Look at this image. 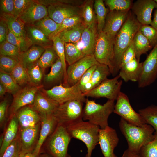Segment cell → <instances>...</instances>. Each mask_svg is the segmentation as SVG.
<instances>
[{"label": "cell", "mask_w": 157, "mask_h": 157, "mask_svg": "<svg viewBox=\"0 0 157 157\" xmlns=\"http://www.w3.org/2000/svg\"><path fill=\"white\" fill-rule=\"evenodd\" d=\"M47 8L48 16L59 24L67 18L80 15L78 8L70 4H56L49 6Z\"/></svg>", "instance_id": "cell-19"}, {"label": "cell", "mask_w": 157, "mask_h": 157, "mask_svg": "<svg viewBox=\"0 0 157 157\" xmlns=\"http://www.w3.org/2000/svg\"><path fill=\"white\" fill-rule=\"evenodd\" d=\"M157 3L154 0H138L133 4L131 9L138 21L142 25L150 24L151 15Z\"/></svg>", "instance_id": "cell-17"}, {"label": "cell", "mask_w": 157, "mask_h": 157, "mask_svg": "<svg viewBox=\"0 0 157 157\" xmlns=\"http://www.w3.org/2000/svg\"><path fill=\"white\" fill-rule=\"evenodd\" d=\"M0 80L6 88L7 92L13 95L21 88L10 74L0 71Z\"/></svg>", "instance_id": "cell-43"}, {"label": "cell", "mask_w": 157, "mask_h": 157, "mask_svg": "<svg viewBox=\"0 0 157 157\" xmlns=\"http://www.w3.org/2000/svg\"><path fill=\"white\" fill-rule=\"evenodd\" d=\"M17 83L20 86L30 84L27 69L19 62L10 74Z\"/></svg>", "instance_id": "cell-40"}, {"label": "cell", "mask_w": 157, "mask_h": 157, "mask_svg": "<svg viewBox=\"0 0 157 157\" xmlns=\"http://www.w3.org/2000/svg\"><path fill=\"white\" fill-rule=\"evenodd\" d=\"M72 138L66 128L58 124L43 144L40 153H46L52 157H71L68 149Z\"/></svg>", "instance_id": "cell-3"}, {"label": "cell", "mask_w": 157, "mask_h": 157, "mask_svg": "<svg viewBox=\"0 0 157 157\" xmlns=\"http://www.w3.org/2000/svg\"><path fill=\"white\" fill-rule=\"evenodd\" d=\"M150 24L157 30V8L154 11V17Z\"/></svg>", "instance_id": "cell-59"}, {"label": "cell", "mask_w": 157, "mask_h": 157, "mask_svg": "<svg viewBox=\"0 0 157 157\" xmlns=\"http://www.w3.org/2000/svg\"><path fill=\"white\" fill-rule=\"evenodd\" d=\"M157 78V44L153 47L145 61L142 62V70L138 82L139 88L153 83Z\"/></svg>", "instance_id": "cell-12"}, {"label": "cell", "mask_w": 157, "mask_h": 157, "mask_svg": "<svg viewBox=\"0 0 157 157\" xmlns=\"http://www.w3.org/2000/svg\"><path fill=\"white\" fill-rule=\"evenodd\" d=\"M9 32V29L6 22L1 17L0 21V44L6 40Z\"/></svg>", "instance_id": "cell-57"}, {"label": "cell", "mask_w": 157, "mask_h": 157, "mask_svg": "<svg viewBox=\"0 0 157 157\" xmlns=\"http://www.w3.org/2000/svg\"><path fill=\"white\" fill-rule=\"evenodd\" d=\"M120 131L125 138L129 151L139 154L141 148L154 140L155 131L146 124L142 126L130 124L121 118L119 123Z\"/></svg>", "instance_id": "cell-2"}, {"label": "cell", "mask_w": 157, "mask_h": 157, "mask_svg": "<svg viewBox=\"0 0 157 157\" xmlns=\"http://www.w3.org/2000/svg\"><path fill=\"white\" fill-rule=\"evenodd\" d=\"M152 141L143 146L139 154L141 157H157V135Z\"/></svg>", "instance_id": "cell-49"}, {"label": "cell", "mask_w": 157, "mask_h": 157, "mask_svg": "<svg viewBox=\"0 0 157 157\" xmlns=\"http://www.w3.org/2000/svg\"><path fill=\"white\" fill-rule=\"evenodd\" d=\"M133 44L136 58L139 61L141 55L146 53L153 48L148 40L139 31L136 33L133 38Z\"/></svg>", "instance_id": "cell-31"}, {"label": "cell", "mask_w": 157, "mask_h": 157, "mask_svg": "<svg viewBox=\"0 0 157 157\" xmlns=\"http://www.w3.org/2000/svg\"><path fill=\"white\" fill-rule=\"evenodd\" d=\"M19 62L18 58L0 55V71L10 74Z\"/></svg>", "instance_id": "cell-45"}, {"label": "cell", "mask_w": 157, "mask_h": 157, "mask_svg": "<svg viewBox=\"0 0 157 157\" xmlns=\"http://www.w3.org/2000/svg\"><path fill=\"white\" fill-rule=\"evenodd\" d=\"M65 60L69 65L74 63L85 56L75 44L65 43Z\"/></svg>", "instance_id": "cell-39"}, {"label": "cell", "mask_w": 157, "mask_h": 157, "mask_svg": "<svg viewBox=\"0 0 157 157\" xmlns=\"http://www.w3.org/2000/svg\"><path fill=\"white\" fill-rule=\"evenodd\" d=\"M142 62L136 58L130 61L120 69L119 75L125 82L138 81L142 70Z\"/></svg>", "instance_id": "cell-25"}, {"label": "cell", "mask_w": 157, "mask_h": 157, "mask_svg": "<svg viewBox=\"0 0 157 157\" xmlns=\"http://www.w3.org/2000/svg\"><path fill=\"white\" fill-rule=\"evenodd\" d=\"M1 17L6 22L9 30L15 35L19 37H27L25 24L19 17L13 15L1 14Z\"/></svg>", "instance_id": "cell-30"}, {"label": "cell", "mask_w": 157, "mask_h": 157, "mask_svg": "<svg viewBox=\"0 0 157 157\" xmlns=\"http://www.w3.org/2000/svg\"><path fill=\"white\" fill-rule=\"evenodd\" d=\"M7 92V90L5 86L1 83H0V96L2 97Z\"/></svg>", "instance_id": "cell-60"}, {"label": "cell", "mask_w": 157, "mask_h": 157, "mask_svg": "<svg viewBox=\"0 0 157 157\" xmlns=\"http://www.w3.org/2000/svg\"><path fill=\"white\" fill-rule=\"evenodd\" d=\"M59 104L39 90L33 103L30 105L40 114L49 115L53 114Z\"/></svg>", "instance_id": "cell-23"}, {"label": "cell", "mask_w": 157, "mask_h": 157, "mask_svg": "<svg viewBox=\"0 0 157 157\" xmlns=\"http://www.w3.org/2000/svg\"><path fill=\"white\" fill-rule=\"evenodd\" d=\"M138 113L142 117L147 124L154 129V134L157 135V105H151L140 109Z\"/></svg>", "instance_id": "cell-34"}, {"label": "cell", "mask_w": 157, "mask_h": 157, "mask_svg": "<svg viewBox=\"0 0 157 157\" xmlns=\"http://www.w3.org/2000/svg\"><path fill=\"white\" fill-rule=\"evenodd\" d=\"M40 128V123L33 126L19 127L17 139L21 156L34 151L38 143Z\"/></svg>", "instance_id": "cell-11"}, {"label": "cell", "mask_w": 157, "mask_h": 157, "mask_svg": "<svg viewBox=\"0 0 157 157\" xmlns=\"http://www.w3.org/2000/svg\"><path fill=\"white\" fill-rule=\"evenodd\" d=\"M43 92L49 97L60 104L70 101L78 100L85 102L86 99L81 92L78 81L74 85L65 87L61 84Z\"/></svg>", "instance_id": "cell-8"}, {"label": "cell", "mask_w": 157, "mask_h": 157, "mask_svg": "<svg viewBox=\"0 0 157 157\" xmlns=\"http://www.w3.org/2000/svg\"><path fill=\"white\" fill-rule=\"evenodd\" d=\"M135 58H136L132 42L122 56L119 67V70L126 64Z\"/></svg>", "instance_id": "cell-52"}, {"label": "cell", "mask_w": 157, "mask_h": 157, "mask_svg": "<svg viewBox=\"0 0 157 157\" xmlns=\"http://www.w3.org/2000/svg\"><path fill=\"white\" fill-rule=\"evenodd\" d=\"M36 157H52L49 155L44 153H40Z\"/></svg>", "instance_id": "cell-61"}, {"label": "cell", "mask_w": 157, "mask_h": 157, "mask_svg": "<svg viewBox=\"0 0 157 157\" xmlns=\"http://www.w3.org/2000/svg\"><path fill=\"white\" fill-rule=\"evenodd\" d=\"M139 31L148 40L153 47L157 44V30L149 25H142Z\"/></svg>", "instance_id": "cell-48"}, {"label": "cell", "mask_w": 157, "mask_h": 157, "mask_svg": "<svg viewBox=\"0 0 157 157\" xmlns=\"http://www.w3.org/2000/svg\"><path fill=\"white\" fill-rule=\"evenodd\" d=\"M20 157H35L32 152H29L26 153L21 156Z\"/></svg>", "instance_id": "cell-62"}, {"label": "cell", "mask_w": 157, "mask_h": 157, "mask_svg": "<svg viewBox=\"0 0 157 157\" xmlns=\"http://www.w3.org/2000/svg\"><path fill=\"white\" fill-rule=\"evenodd\" d=\"M71 138L83 142L87 148L85 157H91L96 146L99 143V127L83 120L66 128Z\"/></svg>", "instance_id": "cell-4"}, {"label": "cell", "mask_w": 157, "mask_h": 157, "mask_svg": "<svg viewBox=\"0 0 157 157\" xmlns=\"http://www.w3.org/2000/svg\"><path fill=\"white\" fill-rule=\"evenodd\" d=\"M58 58L52 46L45 49L37 62L40 66L44 69L51 67Z\"/></svg>", "instance_id": "cell-38"}, {"label": "cell", "mask_w": 157, "mask_h": 157, "mask_svg": "<svg viewBox=\"0 0 157 157\" xmlns=\"http://www.w3.org/2000/svg\"><path fill=\"white\" fill-rule=\"evenodd\" d=\"M51 39L53 43V46L58 58L60 60L64 71L63 78L64 86L69 87L68 86L67 74V68L65 56V43L57 36L52 37Z\"/></svg>", "instance_id": "cell-33"}, {"label": "cell", "mask_w": 157, "mask_h": 157, "mask_svg": "<svg viewBox=\"0 0 157 157\" xmlns=\"http://www.w3.org/2000/svg\"><path fill=\"white\" fill-rule=\"evenodd\" d=\"M41 87L31 85L21 88L13 95V101L9 109V116L14 115L20 109L33 102L36 94Z\"/></svg>", "instance_id": "cell-14"}, {"label": "cell", "mask_w": 157, "mask_h": 157, "mask_svg": "<svg viewBox=\"0 0 157 157\" xmlns=\"http://www.w3.org/2000/svg\"><path fill=\"white\" fill-rule=\"evenodd\" d=\"M83 21L80 15H76L65 19L60 24V26L51 35L50 38L56 36L62 31L70 28Z\"/></svg>", "instance_id": "cell-46"}, {"label": "cell", "mask_w": 157, "mask_h": 157, "mask_svg": "<svg viewBox=\"0 0 157 157\" xmlns=\"http://www.w3.org/2000/svg\"><path fill=\"white\" fill-rule=\"evenodd\" d=\"M83 103L72 100L60 104L52 115L58 124L67 128L83 120Z\"/></svg>", "instance_id": "cell-6"}, {"label": "cell", "mask_w": 157, "mask_h": 157, "mask_svg": "<svg viewBox=\"0 0 157 157\" xmlns=\"http://www.w3.org/2000/svg\"><path fill=\"white\" fill-rule=\"evenodd\" d=\"M1 14L13 15L14 9V0H0Z\"/></svg>", "instance_id": "cell-55"}, {"label": "cell", "mask_w": 157, "mask_h": 157, "mask_svg": "<svg viewBox=\"0 0 157 157\" xmlns=\"http://www.w3.org/2000/svg\"><path fill=\"white\" fill-rule=\"evenodd\" d=\"M64 74L62 64L60 59L58 58L51 66L50 72L45 75L44 80L47 83H55L63 78Z\"/></svg>", "instance_id": "cell-37"}, {"label": "cell", "mask_w": 157, "mask_h": 157, "mask_svg": "<svg viewBox=\"0 0 157 157\" xmlns=\"http://www.w3.org/2000/svg\"><path fill=\"white\" fill-rule=\"evenodd\" d=\"M94 7L97 18V31L99 33L103 31L108 11L102 0L94 1Z\"/></svg>", "instance_id": "cell-35"}, {"label": "cell", "mask_w": 157, "mask_h": 157, "mask_svg": "<svg viewBox=\"0 0 157 157\" xmlns=\"http://www.w3.org/2000/svg\"><path fill=\"white\" fill-rule=\"evenodd\" d=\"M48 16L47 7L34 0L19 17L25 24H31Z\"/></svg>", "instance_id": "cell-21"}, {"label": "cell", "mask_w": 157, "mask_h": 157, "mask_svg": "<svg viewBox=\"0 0 157 157\" xmlns=\"http://www.w3.org/2000/svg\"><path fill=\"white\" fill-rule=\"evenodd\" d=\"M45 50L42 47L33 45L26 51L21 53L19 57V62L27 69L38 61Z\"/></svg>", "instance_id": "cell-27"}, {"label": "cell", "mask_w": 157, "mask_h": 157, "mask_svg": "<svg viewBox=\"0 0 157 157\" xmlns=\"http://www.w3.org/2000/svg\"><path fill=\"white\" fill-rule=\"evenodd\" d=\"M31 24L39 28L50 38L58 28L60 24L56 22L48 16Z\"/></svg>", "instance_id": "cell-36"}, {"label": "cell", "mask_w": 157, "mask_h": 157, "mask_svg": "<svg viewBox=\"0 0 157 157\" xmlns=\"http://www.w3.org/2000/svg\"><path fill=\"white\" fill-rule=\"evenodd\" d=\"M110 74L108 66L99 64L93 73L90 81L85 86L83 92V94L99 85L107 78Z\"/></svg>", "instance_id": "cell-29"}, {"label": "cell", "mask_w": 157, "mask_h": 157, "mask_svg": "<svg viewBox=\"0 0 157 157\" xmlns=\"http://www.w3.org/2000/svg\"><path fill=\"white\" fill-rule=\"evenodd\" d=\"M17 138L6 148L1 157H20Z\"/></svg>", "instance_id": "cell-51"}, {"label": "cell", "mask_w": 157, "mask_h": 157, "mask_svg": "<svg viewBox=\"0 0 157 157\" xmlns=\"http://www.w3.org/2000/svg\"><path fill=\"white\" fill-rule=\"evenodd\" d=\"M30 84L35 86H40L43 76V69L37 62L27 68Z\"/></svg>", "instance_id": "cell-42"}, {"label": "cell", "mask_w": 157, "mask_h": 157, "mask_svg": "<svg viewBox=\"0 0 157 157\" xmlns=\"http://www.w3.org/2000/svg\"><path fill=\"white\" fill-rule=\"evenodd\" d=\"M119 142V138L115 129L109 126L100 129L99 132V144L104 157H118L114 150Z\"/></svg>", "instance_id": "cell-16"}, {"label": "cell", "mask_w": 157, "mask_h": 157, "mask_svg": "<svg viewBox=\"0 0 157 157\" xmlns=\"http://www.w3.org/2000/svg\"><path fill=\"white\" fill-rule=\"evenodd\" d=\"M14 6L13 15L19 17L20 15L33 3V0H14Z\"/></svg>", "instance_id": "cell-50"}, {"label": "cell", "mask_w": 157, "mask_h": 157, "mask_svg": "<svg viewBox=\"0 0 157 157\" xmlns=\"http://www.w3.org/2000/svg\"><path fill=\"white\" fill-rule=\"evenodd\" d=\"M21 53L19 49L17 47L7 40L0 44V54L1 55L19 58Z\"/></svg>", "instance_id": "cell-47"}, {"label": "cell", "mask_w": 157, "mask_h": 157, "mask_svg": "<svg viewBox=\"0 0 157 157\" xmlns=\"http://www.w3.org/2000/svg\"><path fill=\"white\" fill-rule=\"evenodd\" d=\"M114 42L103 31L98 33L94 53L97 62L108 66L112 75L114 72Z\"/></svg>", "instance_id": "cell-7"}, {"label": "cell", "mask_w": 157, "mask_h": 157, "mask_svg": "<svg viewBox=\"0 0 157 157\" xmlns=\"http://www.w3.org/2000/svg\"><path fill=\"white\" fill-rule=\"evenodd\" d=\"M118 74L111 79L107 78L99 85L83 94L85 97L95 98H105L116 100L120 91L122 81L119 80Z\"/></svg>", "instance_id": "cell-9"}, {"label": "cell", "mask_w": 157, "mask_h": 157, "mask_svg": "<svg viewBox=\"0 0 157 157\" xmlns=\"http://www.w3.org/2000/svg\"><path fill=\"white\" fill-rule=\"evenodd\" d=\"M129 10L110 11L108 12L103 31L114 41L115 37L126 20Z\"/></svg>", "instance_id": "cell-15"}, {"label": "cell", "mask_w": 157, "mask_h": 157, "mask_svg": "<svg viewBox=\"0 0 157 157\" xmlns=\"http://www.w3.org/2000/svg\"><path fill=\"white\" fill-rule=\"evenodd\" d=\"M25 28L26 35L33 45L45 49L53 46L52 40L37 27L32 24H25Z\"/></svg>", "instance_id": "cell-26"}, {"label": "cell", "mask_w": 157, "mask_h": 157, "mask_svg": "<svg viewBox=\"0 0 157 157\" xmlns=\"http://www.w3.org/2000/svg\"><path fill=\"white\" fill-rule=\"evenodd\" d=\"M38 2L43 4L47 7L49 6L58 3L68 4H80L81 1H78L67 0H36Z\"/></svg>", "instance_id": "cell-56"}, {"label": "cell", "mask_w": 157, "mask_h": 157, "mask_svg": "<svg viewBox=\"0 0 157 157\" xmlns=\"http://www.w3.org/2000/svg\"><path fill=\"white\" fill-rule=\"evenodd\" d=\"M98 65H94L89 68L83 75L79 81L80 88L83 93L85 86L90 81L93 73Z\"/></svg>", "instance_id": "cell-53"}, {"label": "cell", "mask_w": 157, "mask_h": 157, "mask_svg": "<svg viewBox=\"0 0 157 157\" xmlns=\"http://www.w3.org/2000/svg\"><path fill=\"white\" fill-rule=\"evenodd\" d=\"M19 128V124L15 114L8 118L3 133L1 135L3 140L0 146V157L3 155L6 148L17 138Z\"/></svg>", "instance_id": "cell-22"}, {"label": "cell", "mask_w": 157, "mask_h": 157, "mask_svg": "<svg viewBox=\"0 0 157 157\" xmlns=\"http://www.w3.org/2000/svg\"><path fill=\"white\" fill-rule=\"evenodd\" d=\"M115 100L108 99L102 105L95 101L86 99L85 105L83 109V120H87L98 126L100 129H104L108 126V119L110 115L113 112Z\"/></svg>", "instance_id": "cell-5"}, {"label": "cell", "mask_w": 157, "mask_h": 157, "mask_svg": "<svg viewBox=\"0 0 157 157\" xmlns=\"http://www.w3.org/2000/svg\"><path fill=\"white\" fill-rule=\"evenodd\" d=\"M116 100L113 113L132 124L141 126L147 124L140 114L133 109L126 94L121 92Z\"/></svg>", "instance_id": "cell-10"}, {"label": "cell", "mask_w": 157, "mask_h": 157, "mask_svg": "<svg viewBox=\"0 0 157 157\" xmlns=\"http://www.w3.org/2000/svg\"><path fill=\"white\" fill-rule=\"evenodd\" d=\"M93 1L87 0L83 3L82 7L81 15L86 26L96 25L97 18L93 8Z\"/></svg>", "instance_id": "cell-32"}, {"label": "cell", "mask_w": 157, "mask_h": 157, "mask_svg": "<svg viewBox=\"0 0 157 157\" xmlns=\"http://www.w3.org/2000/svg\"><path fill=\"white\" fill-rule=\"evenodd\" d=\"M41 116V128L37 145L33 152L36 157L39 154L43 144L47 138L53 132L58 124L52 114H40Z\"/></svg>", "instance_id": "cell-18"}, {"label": "cell", "mask_w": 157, "mask_h": 157, "mask_svg": "<svg viewBox=\"0 0 157 157\" xmlns=\"http://www.w3.org/2000/svg\"><path fill=\"white\" fill-rule=\"evenodd\" d=\"M121 157H141L140 154L131 152L128 149L123 153Z\"/></svg>", "instance_id": "cell-58"}, {"label": "cell", "mask_w": 157, "mask_h": 157, "mask_svg": "<svg viewBox=\"0 0 157 157\" xmlns=\"http://www.w3.org/2000/svg\"><path fill=\"white\" fill-rule=\"evenodd\" d=\"M105 3L110 10H129L133 5L132 1L131 0H106Z\"/></svg>", "instance_id": "cell-44"}, {"label": "cell", "mask_w": 157, "mask_h": 157, "mask_svg": "<svg viewBox=\"0 0 157 157\" xmlns=\"http://www.w3.org/2000/svg\"><path fill=\"white\" fill-rule=\"evenodd\" d=\"M15 114L20 127L33 126L40 123V114L33 109L30 105L22 108Z\"/></svg>", "instance_id": "cell-24"}, {"label": "cell", "mask_w": 157, "mask_h": 157, "mask_svg": "<svg viewBox=\"0 0 157 157\" xmlns=\"http://www.w3.org/2000/svg\"><path fill=\"white\" fill-rule=\"evenodd\" d=\"M85 25L83 22L65 30L56 36L59 37L65 43L76 44L80 40Z\"/></svg>", "instance_id": "cell-28"}, {"label": "cell", "mask_w": 157, "mask_h": 157, "mask_svg": "<svg viewBox=\"0 0 157 157\" xmlns=\"http://www.w3.org/2000/svg\"><path fill=\"white\" fill-rule=\"evenodd\" d=\"M6 40L17 47L21 53L26 51L33 45L31 40L27 36H17L9 30Z\"/></svg>", "instance_id": "cell-41"}, {"label": "cell", "mask_w": 157, "mask_h": 157, "mask_svg": "<svg viewBox=\"0 0 157 157\" xmlns=\"http://www.w3.org/2000/svg\"><path fill=\"white\" fill-rule=\"evenodd\" d=\"M142 25L133 14L129 12L128 17L116 35L114 42V72L116 76L119 71L122 56L133 42V38Z\"/></svg>", "instance_id": "cell-1"}, {"label": "cell", "mask_w": 157, "mask_h": 157, "mask_svg": "<svg viewBox=\"0 0 157 157\" xmlns=\"http://www.w3.org/2000/svg\"><path fill=\"white\" fill-rule=\"evenodd\" d=\"M99 64L93 55L85 56L74 63L69 65L67 69L68 86L74 85L77 83L89 68Z\"/></svg>", "instance_id": "cell-13"}, {"label": "cell", "mask_w": 157, "mask_h": 157, "mask_svg": "<svg viewBox=\"0 0 157 157\" xmlns=\"http://www.w3.org/2000/svg\"><path fill=\"white\" fill-rule=\"evenodd\" d=\"M154 1L157 3V0H154Z\"/></svg>", "instance_id": "cell-63"}, {"label": "cell", "mask_w": 157, "mask_h": 157, "mask_svg": "<svg viewBox=\"0 0 157 157\" xmlns=\"http://www.w3.org/2000/svg\"><path fill=\"white\" fill-rule=\"evenodd\" d=\"M98 34L97 25L85 26L80 41L76 44L85 56L94 55Z\"/></svg>", "instance_id": "cell-20"}, {"label": "cell", "mask_w": 157, "mask_h": 157, "mask_svg": "<svg viewBox=\"0 0 157 157\" xmlns=\"http://www.w3.org/2000/svg\"><path fill=\"white\" fill-rule=\"evenodd\" d=\"M8 101L5 98L0 103V127L5 126L8 120L7 111Z\"/></svg>", "instance_id": "cell-54"}]
</instances>
